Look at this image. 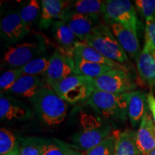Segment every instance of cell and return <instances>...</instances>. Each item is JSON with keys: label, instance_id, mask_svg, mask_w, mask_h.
<instances>
[{"label": "cell", "instance_id": "7c38bea8", "mask_svg": "<svg viewBox=\"0 0 155 155\" xmlns=\"http://www.w3.org/2000/svg\"><path fill=\"white\" fill-rule=\"evenodd\" d=\"M137 66L141 78L151 91H155V50L145 41L144 48L137 58Z\"/></svg>", "mask_w": 155, "mask_h": 155}, {"label": "cell", "instance_id": "e0dca14e", "mask_svg": "<svg viewBox=\"0 0 155 155\" xmlns=\"http://www.w3.org/2000/svg\"><path fill=\"white\" fill-rule=\"evenodd\" d=\"M45 86L39 76L23 75L5 94L27 98L30 101Z\"/></svg>", "mask_w": 155, "mask_h": 155}, {"label": "cell", "instance_id": "d4e9b609", "mask_svg": "<svg viewBox=\"0 0 155 155\" xmlns=\"http://www.w3.org/2000/svg\"><path fill=\"white\" fill-rule=\"evenodd\" d=\"M0 154L19 155L18 140L11 131L2 127L0 129Z\"/></svg>", "mask_w": 155, "mask_h": 155}, {"label": "cell", "instance_id": "5b68a950", "mask_svg": "<svg viewBox=\"0 0 155 155\" xmlns=\"http://www.w3.org/2000/svg\"><path fill=\"white\" fill-rule=\"evenodd\" d=\"M65 102L71 104L85 101L95 88L93 79L81 75H73L50 86Z\"/></svg>", "mask_w": 155, "mask_h": 155}, {"label": "cell", "instance_id": "6da1fadb", "mask_svg": "<svg viewBox=\"0 0 155 155\" xmlns=\"http://www.w3.org/2000/svg\"><path fill=\"white\" fill-rule=\"evenodd\" d=\"M30 103L38 119L48 127L60 125L67 115V102L50 87L42 89Z\"/></svg>", "mask_w": 155, "mask_h": 155}, {"label": "cell", "instance_id": "9a60e30c", "mask_svg": "<svg viewBox=\"0 0 155 155\" xmlns=\"http://www.w3.org/2000/svg\"><path fill=\"white\" fill-rule=\"evenodd\" d=\"M136 144L140 155H148L155 149V123L147 111L136 132Z\"/></svg>", "mask_w": 155, "mask_h": 155}, {"label": "cell", "instance_id": "603a6c76", "mask_svg": "<svg viewBox=\"0 0 155 155\" xmlns=\"http://www.w3.org/2000/svg\"><path fill=\"white\" fill-rule=\"evenodd\" d=\"M113 155H140L136 144V132L127 130L118 134Z\"/></svg>", "mask_w": 155, "mask_h": 155}, {"label": "cell", "instance_id": "44dd1931", "mask_svg": "<svg viewBox=\"0 0 155 155\" xmlns=\"http://www.w3.org/2000/svg\"><path fill=\"white\" fill-rule=\"evenodd\" d=\"M106 2L100 0H77L71 1L68 11L98 18L101 14L104 15Z\"/></svg>", "mask_w": 155, "mask_h": 155}, {"label": "cell", "instance_id": "7a4b0ae2", "mask_svg": "<svg viewBox=\"0 0 155 155\" xmlns=\"http://www.w3.org/2000/svg\"><path fill=\"white\" fill-rule=\"evenodd\" d=\"M129 93L113 94L95 90L86 101L97 114L110 121H125L128 116Z\"/></svg>", "mask_w": 155, "mask_h": 155}, {"label": "cell", "instance_id": "5bb4252c", "mask_svg": "<svg viewBox=\"0 0 155 155\" xmlns=\"http://www.w3.org/2000/svg\"><path fill=\"white\" fill-rule=\"evenodd\" d=\"M61 20L67 23L78 39L83 42L98 24V18L70 11L66 12Z\"/></svg>", "mask_w": 155, "mask_h": 155}, {"label": "cell", "instance_id": "d6986e66", "mask_svg": "<svg viewBox=\"0 0 155 155\" xmlns=\"http://www.w3.org/2000/svg\"><path fill=\"white\" fill-rule=\"evenodd\" d=\"M147 96L141 91H134L129 93L128 116L132 125L135 127L141 123L147 111Z\"/></svg>", "mask_w": 155, "mask_h": 155}, {"label": "cell", "instance_id": "836d02e7", "mask_svg": "<svg viewBox=\"0 0 155 155\" xmlns=\"http://www.w3.org/2000/svg\"><path fill=\"white\" fill-rule=\"evenodd\" d=\"M68 155H85V154L80 152H78L76 150H73V149H71V150H69V152L68 154Z\"/></svg>", "mask_w": 155, "mask_h": 155}, {"label": "cell", "instance_id": "f1b7e54d", "mask_svg": "<svg viewBox=\"0 0 155 155\" xmlns=\"http://www.w3.org/2000/svg\"><path fill=\"white\" fill-rule=\"evenodd\" d=\"M117 141V135L110 134L94 148L86 151L85 155H113Z\"/></svg>", "mask_w": 155, "mask_h": 155}, {"label": "cell", "instance_id": "2e32d148", "mask_svg": "<svg viewBox=\"0 0 155 155\" xmlns=\"http://www.w3.org/2000/svg\"><path fill=\"white\" fill-rule=\"evenodd\" d=\"M52 33L62 53L73 58L76 45L80 42L75 35L63 20L56 21L51 26Z\"/></svg>", "mask_w": 155, "mask_h": 155}, {"label": "cell", "instance_id": "7402d4cb", "mask_svg": "<svg viewBox=\"0 0 155 155\" xmlns=\"http://www.w3.org/2000/svg\"><path fill=\"white\" fill-rule=\"evenodd\" d=\"M73 59L78 74L84 75L92 79H96L101 76L104 73L114 69L107 65L85 61L76 55H73Z\"/></svg>", "mask_w": 155, "mask_h": 155}, {"label": "cell", "instance_id": "ffe728a7", "mask_svg": "<svg viewBox=\"0 0 155 155\" xmlns=\"http://www.w3.org/2000/svg\"><path fill=\"white\" fill-rule=\"evenodd\" d=\"M73 55H76L85 61L92 62V63L107 65L116 69L125 70V67L124 66L123 64L108 59L85 42H78L73 51Z\"/></svg>", "mask_w": 155, "mask_h": 155}, {"label": "cell", "instance_id": "4fadbf2b", "mask_svg": "<svg viewBox=\"0 0 155 155\" xmlns=\"http://www.w3.org/2000/svg\"><path fill=\"white\" fill-rule=\"evenodd\" d=\"M41 15L39 19L40 29L47 30L56 21L60 20L69 9L71 1L42 0Z\"/></svg>", "mask_w": 155, "mask_h": 155}, {"label": "cell", "instance_id": "4316f807", "mask_svg": "<svg viewBox=\"0 0 155 155\" xmlns=\"http://www.w3.org/2000/svg\"><path fill=\"white\" fill-rule=\"evenodd\" d=\"M49 61L50 58L40 56L26 64L21 69L24 75L39 77L40 75H45L49 66Z\"/></svg>", "mask_w": 155, "mask_h": 155}, {"label": "cell", "instance_id": "ba28073f", "mask_svg": "<svg viewBox=\"0 0 155 155\" xmlns=\"http://www.w3.org/2000/svg\"><path fill=\"white\" fill-rule=\"evenodd\" d=\"M73 75H78L73 58L56 50L50 57L49 66L45 75L46 83L50 86Z\"/></svg>", "mask_w": 155, "mask_h": 155}, {"label": "cell", "instance_id": "484cf974", "mask_svg": "<svg viewBox=\"0 0 155 155\" xmlns=\"http://www.w3.org/2000/svg\"><path fill=\"white\" fill-rule=\"evenodd\" d=\"M71 146L59 139H43L42 155H68Z\"/></svg>", "mask_w": 155, "mask_h": 155}, {"label": "cell", "instance_id": "52a82bcc", "mask_svg": "<svg viewBox=\"0 0 155 155\" xmlns=\"http://www.w3.org/2000/svg\"><path fill=\"white\" fill-rule=\"evenodd\" d=\"M95 90L113 94L134 91L137 84L125 70L112 69L101 76L93 79Z\"/></svg>", "mask_w": 155, "mask_h": 155}, {"label": "cell", "instance_id": "8992f818", "mask_svg": "<svg viewBox=\"0 0 155 155\" xmlns=\"http://www.w3.org/2000/svg\"><path fill=\"white\" fill-rule=\"evenodd\" d=\"M105 2L104 16L106 21L109 23H120L137 35L139 20L131 2L128 0H108Z\"/></svg>", "mask_w": 155, "mask_h": 155}, {"label": "cell", "instance_id": "cb8c5ba5", "mask_svg": "<svg viewBox=\"0 0 155 155\" xmlns=\"http://www.w3.org/2000/svg\"><path fill=\"white\" fill-rule=\"evenodd\" d=\"M18 11L23 22L30 28L40 19L41 3L38 0H30L23 4Z\"/></svg>", "mask_w": 155, "mask_h": 155}, {"label": "cell", "instance_id": "3957f363", "mask_svg": "<svg viewBox=\"0 0 155 155\" xmlns=\"http://www.w3.org/2000/svg\"><path fill=\"white\" fill-rule=\"evenodd\" d=\"M46 50L42 37L35 35L27 41L9 46L4 53L2 68L8 69L22 68L35 58L40 57Z\"/></svg>", "mask_w": 155, "mask_h": 155}, {"label": "cell", "instance_id": "9c48e42d", "mask_svg": "<svg viewBox=\"0 0 155 155\" xmlns=\"http://www.w3.org/2000/svg\"><path fill=\"white\" fill-rule=\"evenodd\" d=\"M0 32L6 42L17 43L30 33V28L23 22L18 10H11L2 18Z\"/></svg>", "mask_w": 155, "mask_h": 155}, {"label": "cell", "instance_id": "4dcf8cb0", "mask_svg": "<svg viewBox=\"0 0 155 155\" xmlns=\"http://www.w3.org/2000/svg\"><path fill=\"white\" fill-rule=\"evenodd\" d=\"M135 5L146 22L155 19V0H136Z\"/></svg>", "mask_w": 155, "mask_h": 155}, {"label": "cell", "instance_id": "e575fe53", "mask_svg": "<svg viewBox=\"0 0 155 155\" xmlns=\"http://www.w3.org/2000/svg\"><path fill=\"white\" fill-rule=\"evenodd\" d=\"M148 155H155V149L154 150H153Z\"/></svg>", "mask_w": 155, "mask_h": 155}, {"label": "cell", "instance_id": "8fae6325", "mask_svg": "<svg viewBox=\"0 0 155 155\" xmlns=\"http://www.w3.org/2000/svg\"><path fill=\"white\" fill-rule=\"evenodd\" d=\"M111 131V128L108 125L91 127L74 134L71 140L75 148L87 151L94 148L107 138Z\"/></svg>", "mask_w": 155, "mask_h": 155}, {"label": "cell", "instance_id": "30bf717a", "mask_svg": "<svg viewBox=\"0 0 155 155\" xmlns=\"http://www.w3.org/2000/svg\"><path fill=\"white\" fill-rule=\"evenodd\" d=\"M32 112L28 104L9 95L1 94L0 119L2 121H26L32 117Z\"/></svg>", "mask_w": 155, "mask_h": 155}, {"label": "cell", "instance_id": "277c9868", "mask_svg": "<svg viewBox=\"0 0 155 155\" xmlns=\"http://www.w3.org/2000/svg\"><path fill=\"white\" fill-rule=\"evenodd\" d=\"M84 42L111 61L121 64L128 61L127 53L112 33L109 27L103 23H98L95 27Z\"/></svg>", "mask_w": 155, "mask_h": 155}, {"label": "cell", "instance_id": "f546056e", "mask_svg": "<svg viewBox=\"0 0 155 155\" xmlns=\"http://www.w3.org/2000/svg\"><path fill=\"white\" fill-rule=\"evenodd\" d=\"M23 75L21 68L8 69L4 71L0 76L1 94H5Z\"/></svg>", "mask_w": 155, "mask_h": 155}, {"label": "cell", "instance_id": "ac0fdd59", "mask_svg": "<svg viewBox=\"0 0 155 155\" xmlns=\"http://www.w3.org/2000/svg\"><path fill=\"white\" fill-rule=\"evenodd\" d=\"M109 28L126 53L133 59H137L141 53L137 35L128 30L120 23H109Z\"/></svg>", "mask_w": 155, "mask_h": 155}, {"label": "cell", "instance_id": "1f68e13d", "mask_svg": "<svg viewBox=\"0 0 155 155\" xmlns=\"http://www.w3.org/2000/svg\"><path fill=\"white\" fill-rule=\"evenodd\" d=\"M145 41L148 42L155 50V19L146 22Z\"/></svg>", "mask_w": 155, "mask_h": 155}, {"label": "cell", "instance_id": "d6a6232c", "mask_svg": "<svg viewBox=\"0 0 155 155\" xmlns=\"http://www.w3.org/2000/svg\"><path fill=\"white\" fill-rule=\"evenodd\" d=\"M147 104L150 111L152 112L153 116V119L155 123V97L152 93H150L147 95Z\"/></svg>", "mask_w": 155, "mask_h": 155}, {"label": "cell", "instance_id": "83f0119b", "mask_svg": "<svg viewBox=\"0 0 155 155\" xmlns=\"http://www.w3.org/2000/svg\"><path fill=\"white\" fill-rule=\"evenodd\" d=\"M43 139L28 137L18 139L19 155H42Z\"/></svg>", "mask_w": 155, "mask_h": 155}]
</instances>
